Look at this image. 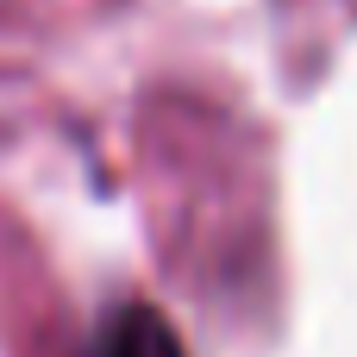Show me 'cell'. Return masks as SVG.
<instances>
[{"label": "cell", "mask_w": 357, "mask_h": 357, "mask_svg": "<svg viewBox=\"0 0 357 357\" xmlns=\"http://www.w3.org/2000/svg\"><path fill=\"white\" fill-rule=\"evenodd\" d=\"M94 357H182V345H176V333L138 301V307H119V314L100 326Z\"/></svg>", "instance_id": "obj_1"}]
</instances>
